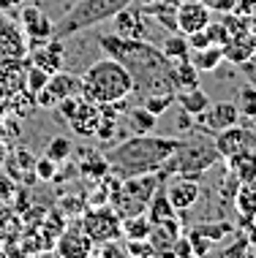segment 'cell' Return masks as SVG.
<instances>
[{
    "instance_id": "cell-1",
    "label": "cell",
    "mask_w": 256,
    "mask_h": 258,
    "mask_svg": "<svg viewBox=\"0 0 256 258\" xmlns=\"http://www.w3.org/2000/svg\"><path fill=\"white\" fill-rule=\"evenodd\" d=\"M98 46L104 54L126 66L139 98L150 93H175L169 79V57L161 52V46L150 44L147 38H123L117 33L98 36Z\"/></svg>"
},
{
    "instance_id": "cell-2",
    "label": "cell",
    "mask_w": 256,
    "mask_h": 258,
    "mask_svg": "<svg viewBox=\"0 0 256 258\" xmlns=\"http://www.w3.org/2000/svg\"><path fill=\"white\" fill-rule=\"evenodd\" d=\"M180 144L183 142L172 136L134 134L123 139V142H117L115 147H109L104 155H107L109 171L117 174L120 179H126V177H136V174L158 171Z\"/></svg>"
},
{
    "instance_id": "cell-3",
    "label": "cell",
    "mask_w": 256,
    "mask_h": 258,
    "mask_svg": "<svg viewBox=\"0 0 256 258\" xmlns=\"http://www.w3.org/2000/svg\"><path fill=\"white\" fill-rule=\"evenodd\" d=\"M134 93V79L126 71L123 62L115 57H101L90 62V68L82 74V95L93 103H115Z\"/></svg>"
},
{
    "instance_id": "cell-4",
    "label": "cell",
    "mask_w": 256,
    "mask_h": 258,
    "mask_svg": "<svg viewBox=\"0 0 256 258\" xmlns=\"http://www.w3.org/2000/svg\"><path fill=\"white\" fill-rule=\"evenodd\" d=\"M221 160L216 144L210 139H193V142H183L180 147L167 158V163L158 169L161 179L167 177H191L199 179L204 171H210Z\"/></svg>"
},
{
    "instance_id": "cell-5",
    "label": "cell",
    "mask_w": 256,
    "mask_h": 258,
    "mask_svg": "<svg viewBox=\"0 0 256 258\" xmlns=\"http://www.w3.org/2000/svg\"><path fill=\"white\" fill-rule=\"evenodd\" d=\"M134 0H77L71 6L63 19H58L55 25V38H71L82 30H90V27L112 19L117 11H123L126 6H131Z\"/></svg>"
},
{
    "instance_id": "cell-6",
    "label": "cell",
    "mask_w": 256,
    "mask_h": 258,
    "mask_svg": "<svg viewBox=\"0 0 256 258\" xmlns=\"http://www.w3.org/2000/svg\"><path fill=\"white\" fill-rule=\"evenodd\" d=\"M158 185H161V174L158 171L126 177V179H120V185L112 190L109 204H112V209L120 215V220L131 218V215H139V212L147 209V204H150V199H153Z\"/></svg>"
},
{
    "instance_id": "cell-7",
    "label": "cell",
    "mask_w": 256,
    "mask_h": 258,
    "mask_svg": "<svg viewBox=\"0 0 256 258\" xmlns=\"http://www.w3.org/2000/svg\"><path fill=\"white\" fill-rule=\"evenodd\" d=\"M77 226L95 242V245H101V242H112V239H120V236H123V220H120V215L112 209V204L87 207Z\"/></svg>"
},
{
    "instance_id": "cell-8",
    "label": "cell",
    "mask_w": 256,
    "mask_h": 258,
    "mask_svg": "<svg viewBox=\"0 0 256 258\" xmlns=\"http://www.w3.org/2000/svg\"><path fill=\"white\" fill-rule=\"evenodd\" d=\"M237 122H240V111H237V106H234V101L210 103L202 114L193 117V128H199L207 136H216L218 131L232 128V125H237Z\"/></svg>"
},
{
    "instance_id": "cell-9",
    "label": "cell",
    "mask_w": 256,
    "mask_h": 258,
    "mask_svg": "<svg viewBox=\"0 0 256 258\" xmlns=\"http://www.w3.org/2000/svg\"><path fill=\"white\" fill-rule=\"evenodd\" d=\"M19 27H22V33L27 38V52L55 36V22L41 9H36V6H25L22 9V14H19Z\"/></svg>"
},
{
    "instance_id": "cell-10",
    "label": "cell",
    "mask_w": 256,
    "mask_h": 258,
    "mask_svg": "<svg viewBox=\"0 0 256 258\" xmlns=\"http://www.w3.org/2000/svg\"><path fill=\"white\" fill-rule=\"evenodd\" d=\"M213 144H216L218 155L226 160L229 155H234V152H240V150L256 147V131L245 128L243 122H237V125H232V128L218 131V134L213 136Z\"/></svg>"
},
{
    "instance_id": "cell-11",
    "label": "cell",
    "mask_w": 256,
    "mask_h": 258,
    "mask_svg": "<svg viewBox=\"0 0 256 258\" xmlns=\"http://www.w3.org/2000/svg\"><path fill=\"white\" fill-rule=\"evenodd\" d=\"M164 187H167V196L172 201V207L177 209V212H188L199 204V199H202V187H199L196 179L191 177H175V179H164Z\"/></svg>"
},
{
    "instance_id": "cell-12",
    "label": "cell",
    "mask_w": 256,
    "mask_h": 258,
    "mask_svg": "<svg viewBox=\"0 0 256 258\" xmlns=\"http://www.w3.org/2000/svg\"><path fill=\"white\" fill-rule=\"evenodd\" d=\"M93 247H95V242L79 226L63 228V234L55 242V253L60 258H87V255H93Z\"/></svg>"
},
{
    "instance_id": "cell-13",
    "label": "cell",
    "mask_w": 256,
    "mask_h": 258,
    "mask_svg": "<svg viewBox=\"0 0 256 258\" xmlns=\"http://www.w3.org/2000/svg\"><path fill=\"white\" fill-rule=\"evenodd\" d=\"M175 19H177V33L191 36V33L204 30L213 17H210V9H207L202 0H180Z\"/></svg>"
},
{
    "instance_id": "cell-14",
    "label": "cell",
    "mask_w": 256,
    "mask_h": 258,
    "mask_svg": "<svg viewBox=\"0 0 256 258\" xmlns=\"http://www.w3.org/2000/svg\"><path fill=\"white\" fill-rule=\"evenodd\" d=\"M9 57H27V38L22 27L14 25L6 11H0V60Z\"/></svg>"
},
{
    "instance_id": "cell-15",
    "label": "cell",
    "mask_w": 256,
    "mask_h": 258,
    "mask_svg": "<svg viewBox=\"0 0 256 258\" xmlns=\"http://www.w3.org/2000/svg\"><path fill=\"white\" fill-rule=\"evenodd\" d=\"M27 57H9L0 60V98L9 101L19 90H25V76H27Z\"/></svg>"
},
{
    "instance_id": "cell-16",
    "label": "cell",
    "mask_w": 256,
    "mask_h": 258,
    "mask_svg": "<svg viewBox=\"0 0 256 258\" xmlns=\"http://www.w3.org/2000/svg\"><path fill=\"white\" fill-rule=\"evenodd\" d=\"M98 122H101V106H98V103H93V101H87L85 95H79L77 111H74V117H71L66 125H68V128H71L77 136L90 139V136H95Z\"/></svg>"
},
{
    "instance_id": "cell-17",
    "label": "cell",
    "mask_w": 256,
    "mask_h": 258,
    "mask_svg": "<svg viewBox=\"0 0 256 258\" xmlns=\"http://www.w3.org/2000/svg\"><path fill=\"white\" fill-rule=\"evenodd\" d=\"M27 60L33 62V66H41L46 74H55L63 68V60H66V49H63V38H49L44 41V44L33 46L30 52H27Z\"/></svg>"
},
{
    "instance_id": "cell-18",
    "label": "cell",
    "mask_w": 256,
    "mask_h": 258,
    "mask_svg": "<svg viewBox=\"0 0 256 258\" xmlns=\"http://www.w3.org/2000/svg\"><path fill=\"white\" fill-rule=\"evenodd\" d=\"M180 234H183V220H180V215H177V218L156 223V226L150 228L147 239H150V245H153L156 255H172V247H175Z\"/></svg>"
},
{
    "instance_id": "cell-19",
    "label": "cell",
    "mask_w": 256,
    "mask_h": 258,
    "mask_svg": "<svg viewBox=\"0 0 256 258\" xmlns=\"http://www.w3.org/2000/svg\"><path fill=\"white\" fill-rule=\"evenodd\" d=\"M234 209H237V215H240L237 223H234L240 231L248 228L256 220V179L237 185V193H234Z\"/></svg>"
},
{
    "instance_id": "cell-20",
    "label": "cell",
    "mask_w": 256,
    "mask_h": 258,
    "mask_svg": "<svg viewBox=\"0 0 256 258\" xmlns=\"http://www.w3.org/2000/svg\"><path fill=\"white\" fill-rule=\"evenodd\" d=\"M144 11L142 9H131L126 6L123 11L115 14V27H117V36L123 38H147V25H144Z\"/></svg>"
},
{
    "instance_id": "cell-21",
    "label": "cell",
    "mask_w": 256,
    "mask_h": 258,
    "mask_svg": "<svg viewBox=\"0 0 256 258\" xmlns=\"http://www.w3.org/2000/svg\"><path fill=\"white\" fill-rule=\"evenodd\" d=\"M183 231L196 234V236H202V239L216 245V242H224L226 236H232L234 231H237V226H234L232 220H226V218H210V220H196L191 228H183Z\"/></svg>"
},
{
    "instance_id": "cell-22",
    "label": "cell",
    "mask_w": 256,
    "mask_h": 258,
    "mask_svg": "<svg viewBox=\"0 0 256 258\" xmlns=\"http://www.w3.org/2000/svg\"><path fill=\"white\" fill-rule=\"evenodd\" d=\"M226 169L237 182H251L256 179V147H248V150H240L234 155L226 158Z\"/></svg>"
},
{
    "instance_id": "cell-23",
    "label": "cell",
    "mask_w": 256,
    "mask_h": 258,
    "mask_svg": "<svg viewBox=\"0 0 256 258\" xmlns=\"http://www.w3.org/2000/svg\"><path fill=\"white\" fill-rule=\"evenodd\" d=\"M169 79H172V87H175V93H177V90L199 87V68L193 66L188 57L169 60Z\"/></svg>"
},
{
    "instance_id": "cell-24",
    "label": "cell",
    "mask_w": 256,
    "mask_h": 258,
    "mask_svg": "<svg viewBox=\"0 0 256 258\" xmlns=\"http://www.w3.org/2000/svg\"><path fill=\"white\" fill-rule=\"evenodd\" d=\"M46 87L55 93V98L63 101V98H74V95H82V76L77 74H68V71H55L49 74V82H46Z\"/></svg>"
},
{
    "instance_id": "cell-25",
    "label": "cell",
    "mask_w": 256,
    "mask_h": 258,
    "mask_svg": "<svg viewBox=\"0 0 256 258\" xmlns=\"http://www.w3.org/2000/svg\"><path fill=\"white\" fill-rule=\"evenodd\" d=\"M144 215L150 218V223H164V220H169V218H177V209L172 207V201L167 196V187H164V179H161V185L156 187V193H153V199H150V204L147 209H144Z\"/></svg>"
},
{
    "instance_id": "cell-26",
    "label": "cell",
    "mask_w": 256,
    "mask_h": 258,
    "mask_svg": "<svg viewBox=\"0 0 256 258\" xmlns=\"http://www.w3.org/2000/svg\"><path fill=\"white\" fill-rule=\"evenodd\" d=\"M188 60L199 68V74H210V71H216L221 62H226L224 60V46H216V44H207L202 49H191Z\"/></svg>"
},
{
    "instance_id": "cell-27",
    "label": "cell",
    "mask_w": 256,
    "mask_h": 258,
    "mask_svg": "<svg viewBox=\"0 0 256 258\" xmlns=\"http://www.w3.org/2000/svg\"><path fill=\"white\" fill-rule=\"evenodd\" d=\"M175 101L180 103V109L188 111L191 117L202 114V111L210 106V95L204 93L202 87H188V90H177L175 93Z\"/></svg>"
},
{
    "instance_id": "cell-28",
    "label": "cell",
    "mask_w": 256,
    "mask_h": 258,
    "mask_svg": "<svg viewBox=\"0 0 256 258\" xmlns=\"http://www.w3.org/2000/svg\"><path fill=\"white\" fill-rule=\"evenodd\" d=\"M126 120H128V128L134 131V134H153V128H158V117L153 111L144 109L142 103L126 111Z\"/></svg>"
},
{
    "instance_id": "cell-29",
    "label": "cell",
    "mask_w": 256,
    "mask_h": 258,
    "mask_svg": "<svg viewBox=\"0 0 256 258\" xmlns=\"http://www.w3.org/2000/svg\"><path fill=\"white\" fill-rule=\"evenodd\" d=\"M234 106L240 111V120H256V87L251 82L237 87L234 93Z\"/></svg>"
},
{
    "instance_id": "cell-30",
    "label": "cell",
    "mask_w": 256,
    "mask_h": 258,
    "mask_svg": "<svg viewBox=\"0 0 256 258\" xmlns=\"http://www.w3.org/2000/svg\"><path fill=\"white\" fill-rule=\"evenodd\" d=\"M79 174L93 182H98L104 174H109V163H107V155L101 152H85V160L79 163Z\"/></svg>"
},
{
    "instance_id": "cell-31",
    "label": "cell",
    "mask_w": 256,
    "mask_h": 258,
    "mask_svg": "<svg viewBox=\"0 0 256 258\" xmlns=\"http://www.w3.org/2000/svg\"><path fill=\"white\" fill-rule=\"evenodd\" d=\"M150 228H153V223H150V218L144 212L123 218V236H126V239H147Z\"/></svg>"
},
{
    "instance_id": "cell-32",
    "label": "cell",
    "mask_w": 256,
    "mask_h": 258,
    "mask_svg": "<svg viewBox=\"0 0 256 258\" xmlns=\"http://www.w3.org/2000/svg\"><path fill=\"white\" fill-rule=\"evenodd\" d=\"M36 109H38L36 93H30V90H19L17 95L9 98V111H14L17 117H27V114H33Z\"/></svg>"
},
{
    "instance_id": "cell-33",
    "label": "cell",
    "mask_w": 256,
    "mask_h": 258,
    "mask_svg": "<svg viewBox=\"0 0 256 258\" xmlns=\"http://www.w3.org/2000/svg\"><path fill=\"white\" fill-rule=\"evenodd\" d=\"M139 103L147 111H153L156 117H161V114H167L169 106L175 103V93H150V95H142Z\"/></svg>"
},
{
    "instance_id": "cell-34",
    "label": "cell",
    "mask_w": 256,
    "mask_h": 258,
    "mask_svg": "<svg viewBox=\"0 0 256 258\" xmlns=\"http://www.w3.org/2000/svg\"><path fill=\"white\" fill-rule=\"evenodd\" d=\"M161 52L167 54L169 60H177V57H188V52H191V46H188V38L183 36V33H172L169 38H164V44H161Z\"/></svg>"
},
{
    "instance_id": "cell-35",
    "label": "cell",
    "mask_w": 256,
    "mask_h": 258,
    "mask_svg": "<svg viewBox=\"0 0 256 258\" xmlns=\"http://www.w3.org/2000/svg\"><path fill=\"white\" fill-rule=\"evenodd\" d=\"M71 152H74V144H71V139H66V136H55L49 144H46V152L44 155L46 158H52L55 163H66L68 158H71Z\"/></svg>"
},
{
    "instance_id": "cell-36",
    "label": "cell",
    "mask_w": 256,
    "mask_h": 258,
    "mask_svg": "<svg viewBox=\"0 0 256 258\" xmlns=\"http://www.w3.org/2000/svg\"><path fill=\"white\" fill-rule=\"evenodd\" d=\"M204 36H207V41H210V44H216V46H224L226 41L232 38V36H229V27H226L224 19H210V22H207V27H204Z\"/></svg>"
},
{
    "instance_id": "cell-37",
    "label": "cell",
    "mask_w": 256,
    "mask_h": 258,
    "mask_svg": "<svg viewBox=\"0 0 256 258\" xmlns=\"http://www.w3.org/2000/svg\"><path fill=\"white\" fill-rule=\"evenodd\" d=\"M46 82H49V74L44 71L41 66H27V76H25V90H30V93H38V90L46 87Z\"/></svg>"
},
{
    "instance_id": "cell-38",
    "label": "cell",
    "mask_w": 256,
    "mask_h": 258,
    "mask_svg": "<svg viewBox=\"0 0 256 258\" xmlns=\"http://www.w3.org/2000/svg\"><path fill=\"white\" fill-rule=\"evenodd\" d=\"M33 174L41 182H55V174H58V163L52 158H36V166H33Z\"/></svg>"
},
{
    "instance_id": "cell-39",
    "label": "cell",
    "mask_w": 256,
    "mask_h": 258,
    "mask_svg": "<svg viewBox=\"0 0 256 258\" xmlns=\"http://www.w3.org/2000/svg\"><path fill=\"white\" fill-rule=\"evenodd\" d=\"M126 253L134 258H153L156 250L150 245V239H126Z\"/></svg>"
},
{
    "instance_id": "cell-40",
    "label": "cell",
    "mask_w": 256,
    "mask_h": 258,
    "mask_svg": "<svg viewBox=\"0 0 256 258\" xmlns=\"http://www.w3.org/2000/svg\"><path fill=\"white\" fill-rule=\"evenodd\" d=\"M93 255H101V258H123V255H128V253H126V245H120L117 239H112V242H101V245H95L93 247Z\"/></svg>"
},
{
    "instance_id": "cell-41",
    "label": "cell",
    "mask_w": 256,
    "mask_h": 258,
    "mask_svg": "<svg viewBox=\"0 0 256 258\" xmlns=\"http://www.w3.org/2000/svg\"><path fill=\"white\" fill-rule=\"evenodd\" d=\"M17 199V185L11 182V174H0V201L11 204Z\"/></svg>"
},
{
    "instance_id": "cell-42",
    "label": "cell",
    "mask_w": 256,
    "mask_h": 258,
    "mask_svg": "<svg viewBox=\"0 0 256 258\" xmlns=\"http://www.w3.org/2000/svg\"><path fill=\"white\" fill-rule=\"evenodd\" d=\"M172 255H177V258H191V255H193L191 239H188V236H185V234H180V236H177L175 247H172Z\"/></svg>"
},
{
    "instance_id": "cell-43",
    "label": "cell",
    "mask_w": 256,
    "mask_h": 258,
    "mask_svg": "<svg viewBox=\"0 0 256 258\" xmlns=\"http://www.w3.org/2000/svg\"><path fill=\"white\" fill-rule=\"evenodd\" d=\"M183 234L191 239L193 255H207V253L213 250V242H207V239H202V236H196V234H188V231H183Z\"/></svg>"
},
{
    "instance_id": "cell-44",
    "label": "cell",
    "mask_w": 256,
    "mask_h": 258,
    "mask_svg": "<svg viewBox=\"0 0 256 258\" xmlns=\"http://www.w3.org/2000/svg\"><path fill=\"white\" fill-rule=\"evenodd\" d=\"M237 68H240V74L245 76V82H251L256 87V54H251V57L243 60V62H237Z\"/></svg>"
},
{
    "instance_id": "cell-45",
    "label": "cell",
    "mask_w": 256,
    "mask_h": 258,
    "mask_svg": "<svg viewBox=\"0 0 256 258\" xmlns=\"http://www.w3.org/2000/svg\"><path fill=\"white\" fill-rule=\"evenodd\" d=\"M36 103H38V109H55L58 106V98H55V93L49 87H44L36 93Z\"/></svg>"
},
{
    "instance_id": "cell-46",
    "label": "cell",
    "mask_w": 256,
    "mask_h": 258,
    "mask_svg": "<svg viewBox=\"0 0 256 258\" xmlns=\"http://www.w3.org/2000/svg\"><path fill=\"white\" fill-rule=\"evenodd\" d=\"M185 38H188V46H191V49H202V46L210 44V41H207V36H204V30L191 33V36H185Z\"/></svg>"
},
{
    "instance_id": "cell-47",
    "label": "cell",
    "mask_w": 256,
    "mask_h": 258,
    "mask_svg": "<svg viewBox=\"0 0 256 258\" xmlns=\"http://www.w3.org/2000/svg\"><path fill=\"white\" fill-rule=\"evenodd\" d=\"M256 11V0H237L234 3V14H243V17H248V14Z\"/></svg>"
},
{
    "instance_id": "cell-48",
    "label": "cell",
    "mask_w": 256,
    "mask_h": 258,
    "mask_svg": "<svg viewBox=\"0 0 256 258\" xmlns=\"http://www.w3.org/2000/svg\"><path fill=\"white\" fill-rule=\"evenodd\" d=\"M243 234L248 236V242H251V245H253V242H256V220L251 223V226H248V228H243Z\"/></svg>"
},
{
    "instance_id": "cell-49",
    "label": "cell",
    "mask_w": 256,
    "mask_h": 258,
    "mask_svg": "<svg viewBox=\"0 0 256 258\" xmlns=\"http://www.w3.org/2000/svg\"><path fill=\"white\" fill-rule=\"evenodd\" d=\"M22 0H0V11H9V9H14V6H19Z\"/></svg>"
},
{
    "instance_id": "cell-50",
    "label": "cell",
    "mask_w": 256,
    "mask_h": 258,
    "mask_svg": "<svg viewBox=\"0 0 256 258\" xmlns=\"http://www.w3.org/2000/svg\"><path fill=\"white\" fill-rule=\"evenodd\" d=\"M6 114H9V101H6V98H0V122L6 120Z\"/></svg>"
},
{
    "instance_id": "cell-51",
    "label": "cell",
    "mask_w": 256,
    "mask_h": 258,
    "mask_svg": "<svg viewBox=\"0 0 256 258\" xmlns=\"http://www.w3.org/2000/svg\"><path fill=\"white\" fill-rule=\"evenodd\" d=\"M248 255H253V258H256V242L251 245V250H248Z\"/></svg>"
},
{
    "instance_id": "cell-52",
    "label": "cell",
    "mask_w": 256,
    "mask_h": 258,
    "mask_svg": "<svg viewBox=\"0 0 256 258\" xmlns=\"http://www.w3.org/2000/svg\"><path fill=\"white\" fill-rule=\"evenodd\" d=\"M136 3H142V6H147V3H156V0H136Z\"/></svg>"
},
{
    "instance_id": "cell-53",
    "label": "cell",
    "mask_w": 256,
    "mask_h": 258,
    "mask_svg": "<svg viewBox=\"0 0 256 258\" xmlns=\"http://www.w3.org/2000/svg\"><path fill=\"white\" fill-rule=\"evenodd\" d=\"M0 255H3V247H0Z\"/></svg>"
}]
</instances>
